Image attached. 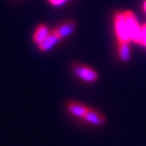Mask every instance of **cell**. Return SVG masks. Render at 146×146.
Masks as SVG:
<instances>
[{
  "mask_svg": "<svg viewBox=\"0 0 146 146\" xmlns=\"http://www.w3.org/2000/svg\"><path fill=\"white\" fill-rule=\"evenodd\" d=\"M114 29L115 35H116L117 41L118 42H129L130 43V35L128 31L127 23H126L124 11L117 10L114 13Z\"/></svg>",
  "mask_w": 146,
  "mask_h": 146,
  "instance_id": "1",
  "label": "cell"
},
{
  "mask_svg": "<svg viewBox=\"0 0 146 146\" xmlns=\"http://www.w3.org/2000/svg\"><path fill=\"white\" fill-rule=\"evenodd\" d=\"M124 15H125L126 23H127L128 31H129V35H130L131 42L140 45L141 25H139V21L137 19L136 15L131 10H124Z\"/></svg>",
  "mask_w": 146,
  "mask_h": 146,
  "instance_id": "2",
  "label": "cell"
},
{
  "mask_svg": "<svg viewBox=\"0 0 146 146\" xmlns=\"http://www.w3.org/2000/svg\"><path fill=\"white\" fill-rule=\"evenodd\" d=\"M71 69L76 77L85 82H96L98 79V73L88 65L82 63H73Z\"/></svg>",
  "mask_w": 146,
  "mask_h": 146,
  "instance_id": "3",
  "label": "cell"
},
{
  "mask_svg": "<svg viewBox=\"0 0 146 146\" xmlns=\"http://www.w3.org/2000/svg\"><path fill=\"white\" fill-rule=\"evenodd\" d=\"M76 27H77V25H76L75 21L68 19V21H63V23H61L59 25H57V27L54 29V31L56 32V34L61 38V40H63L75 32Z\"/></svg>",
  "mask_w": 146,
  "mask_h": 146,
  "instance_id": "4",
  "label": "cell"
},
{
  "mask_svg": "<svg viewBox=\"0 0 146 146\" xmlns=\"http://www.w3.org/2000/svg\"><path fill=\"white\" fill-rule=\"evenodd\" d=\"M89 107H87L84 104L80 103V102H76V100H70L67 103V110L71 115H73L76 118L83 119L84 115L88 111Z\"/></svg>",
  "mask_w": 146,
  "mask_h": 146,
  "instance_id": "5",
  "label": "cell"
},
{
  "mask_svg": "<svg viewBox=\"0 0 146 146\" xmlns=\"http://www.w3.org/2000/svg\"><path fill=\"white\" fill-rule=\"evenodd\" d=\"M83 120L94 126H102L106 123V117L104 116L103 113L98 112L96 110L89 108L86 114L83 117Z\"/></svg>",
  "mask_w": 146,
  "mask_h": 146,
  "instance_id": "6",
  "label": "cell"
},
{
  "mask_svg": "<svg viewBox=\"0 0 146 146\" xmlns=\"http://www.w3.org/2000/svg\"><path fill=\"white\" fill-rule=\"evenodd\" d=\"M60 41H61V38L53 30L51 31L50 35L40 45H38V48L41 52H47V51H50L54 46L57 45Z\"/></svg>",
  "mask_w": 146,
  "mask_h": 146,
  "instance_id": "7",
  "label": "cell"
},
{
  "mask_svg": "<svg viewBox=\"0 0 146 146\" xmlns=\"http://www.w3.org/2000/svg\"><path fill=\"white\" fill-rule=\"evenodd\" d=\"M51 31L47 25L45 23H40L38 27H36V30L34 32V35H33V41L36 44V46L40 45L44 40L47 38V36L50 35Z\"/></svg>",
  "mask_w": 146,
  "mask_h": 146,
  "instance_id": "8",
  "label": "cell"
},
{
  "mask_svg": "<svg viewBox=\"0 0 146 146\" xmlns=\"http://www.w3.org/2000/svg\"><path fill=\"white\" fill-rule=\"evenodd\" d=\"M119 59L122 62H129L131 60V47L129 42H118L117 48Z\"/></svg>",
  "mask_w": 146,
  "mask_h": 146,
  "instance_id": "9",
  "label": "cell"
},
{
  "mask_svg": "<svg viewBox=\"0 0 146 146\" xmlns=\"http://www.w3.org/2000/svg\"><path fill=\"white\" fill-rule=\"evenodd\" d=\"M140 45L144 46L146 48V23L141 25V40H140Z\"/></svg>",
  "mask_w": 146,
  "mask_h": 146,
  "instance_id": "10",
  "label": "cell"
},
{
  "mask_svg": "<svg viewBox=\"0 0 146 146\" xmlns=\"http://www.w3.org/2000/svg\"><path fill=\"white\" fill-rule=\"evenodd\" d=\"M68 0H49V3L53 6H61L64 3H66Z\"/></svg>",
  "mask_w": 146,
  "mask_h": 146,
  "instance_id": "11",
  "label": "cell"
},
{
  "mask_svg": "<svg viewBox=\"0 0 146 146\" xmlns=\"http://www.w3.org/2000/svg\"><path fill=\"white\" fill-rule=\"evenodd\" d=\"M142 8H143L144 13L146 14V0H144V1H143V4H142Z\"/></svg>",
  "mask_w": 146,
  "mask_h": 146,
  "instance_id": "12",
  "label": "cell"
}]
</instances>
